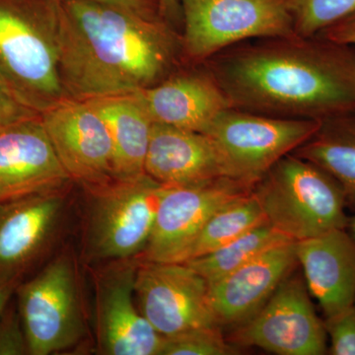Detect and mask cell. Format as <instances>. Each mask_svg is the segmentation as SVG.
<instances>
[{"mask_svg": "<svg viewBox=\"0 0 355 355\" xmlns=\"http://www.w3.org/2000/svg\"><path fill=\"white\" fill-rule=\"evenodd\" d=\"M232 108L323 121L355 112V48L323 37L251 40L210 58Z\"/></svg>", "mask_w": 355, "mask_h": 355, "instance_id": "obj_1", "label": "cell"}, {"mask_svg": "<svg viewBox=\"0 0 355 355\" xmlns=\"http://www.w3.org/2000/svg\"><path fill=\"white\" fill-rule=\"evenodd\" d=\"M182 38L162 16L60 0V76L67 98L132 94L174 72Z\"/></svg>", "mask_w": 355, "mask_h": 355, "instance_id": "obj_2", "label": "cell"}, {"mask_svg": "<svg viewBox=\"0 0 355 355\" xmlns=\"http://www.w3.org/2000/svg\"><path fill=\"white\" fill-rule=\"evenodd\" d=\"M60 32V0H0V80L39 114L67 98Z\"/></svg>", "mask_w": 355, "mask_h": 355, "instance_id": "obj_3", "label": "cell"}, {"mask_svg": "<svg viewBox=\"0 0 355 355\" xmlns=\"http://www.w3.org/2000/svg\"><path fill=\"white\" fill-rule=\"evenodd\" d=\"M166 188L146 174L83 188V265L137 258L153 232Z\"/></svg>", "mask_w": 355, "mask_h": 355, "instance_id": "obj_4", "label": "cell"}, {"mask_svg": "<svg viewBox=\"0 0 355 355\" xmlns=\"http://www.w3.org/2000/svg\"><path fill=\"white\" fill-rule=\"evenodd\" d=\"M253 193L268 223L294 242L347 229L349 223L342 186L294 153L273 165L254 184Z\"/></svg>", "mask_w": 355, "mask_h": 355, "instance_id": "obj_5", "label": "cell"}, {"mask_svg": "<svg viewBox=\"0 0 355 355\" xmlns=\"http://www.w3.org/2000/svg\"><path fill=\"white\" fill-rule=\"evenodd\" d=\"M83 261L64 245L15 291L30 355H50L76 347L89 336Z\"/></svg>", "mask_w": 355, "mask_h": 355, "instance_id": "obj_6", "label": "cell"}, {"mask_svg": "<svg viewBox=\"0 0 355 355\" xmlns=\"http://www.w3.org/2000/svg\"><path fill=\"white\" fill-rule=\"evenodd\" d=\"M182 58L200 64L251 40L296 35L293 0H180Z\"/></svg>", "mask_w": 355, "mask_h": 355, "instance_id": "obj_7", "label": "cell"}, {"mask_svg": "<svg viewBox=\"0 0 355 355\" xmlns=\"http://www.w3.org/2000/svg\"><path fill=\"white\" fill-rule=\"evenodd\" d=\"M321 121L230 108L222 112L205 133L216 142L231 178L254 186L280 159L308 141Z\"/></svg>", "mask_w": 355, "mask_h": 355, "instance_id": "obj_8", "label": "cell"}, {"mask_svg": "<svg viewBox=\"0 0 355 355\" xmlns=\"http://www.w3.org/2000/svg\"><path fill=\"white\" fill-rule=\"evenodd\" d=\"M71 186L0 203V286L21 284L51 258L69 220Z\"/></svg>", "mask_w": 355, "mask_h": 355, "instance_id": "obj_9", "label": "cell"}, {"mask_svg": "<svg viewBox=\"0 0 355 355\" xmlns=\"http://www.w3.org/2000/svg\"><path fill=\"white\" fill-rule=\"evenodd\" d=\"M139 259L85 266L93 287L96 350L103 355H160L164 338L135 304Z\"/></svg>", "mask_w": 355, "mask_h": 355, "instance_id": "obj_10", "label": "cell"}, {"mask_svg": "<svg viewBox=\"0 0 355 355\" xmlns=\"http://www.w3.org/2000/svg\"><path fill=\"white\" fill-rule=\"evenodd\" d=\"M231 345L279 355L328 354V335L311 300L305 280L289 275L258 312L234 327Z\"/></svg>", "mask_w": 355, "mask_h": 355, "instance_id": "obj_11", "label": "cell"}, {"mask_svg": "<svg viewBox=\"0 0 355 355\" xmlns=\"http://www.w3.org/2000/svg\"><path fill=\"white\" fill-rule=\"evenodd\" d=\"M254 186L223 178L190 187H167L141 261L184 263L207 222L224 205L244 197Z\"/></svg>", "mask_w": 355, "mask_h": 355, "instance_id": "obj_12", "label": "cell"}, {"mask_svg": "<svg viewBox=\"0 0 355 355\" xmlns=\"http://www.w3.org/2000/svg\"><path fill=\"white\" fill-rule=\"evenodd\" d=\"M135 293L140 312L163 336L220 326L210 303L209 282L186 263L139 259Z\"/></svg>", "mask_w": 355, "mask_h": 355, "instance_id": "obj_13", "label": "cell"}, {"mask_svg": "<svg viewBox=\"0 0 355 355\" xmlns=\"http://www.w3.org/2000/svg\"><path fill=\"white\" fill-rule=\"evenodd\" d=\"M41 120L58 160L74 184L83 189L114 179L111 135L90 102L67 98L44 111Z\"/></svg>", "mask_w": 355, "mask_h": 355, "instance_id": "obj_14", "label": "cell"}, {"mask_svg": "<svg viewBox=\"0 0 355 355\" xmlns=\"http://www.w3.org/2000/svg\"><path fill=\"white\" fill-rule=\"evenodd\" d=\"M72 184L51 146L41 114L0 128V203Z\"/></svg>", "mask_w": 355, "mask_h": 355, "instance_id": "obj_15", "label": "cell"}, {"mask_svg": "<svg viewBox=\"0 0 355 355\" xmlns=\"http://www.w3.org/2000/svg\"><path fill=\"white\" fill-rule=\"evenodd\" d=\"M173 73L132 93L153 123L205 133L222 112L232 108L210 70Z\"/></svg>", "mask_w": 355, "mask_h": 355, "instance_id": "obj_16", "label": "cell"}, {"mask_svg": "<svg viewBox=\"0 0 355 355\" xmlns=\"http://www.w3.org/2000/svg\"><path fill=\"white\" fill-rule=\"evenodd\" d=\"M297 266L295 242L287 243L209 284L219 324L236 327L250 319Z\"/></svg>", "mask_w": 355, "mask_h": 355, "instance_id": "obj_17", "label": "cell"}, {"mask_svg": "<svg viewBox=\"0 0 355 355\" xmlns=\"http://www.w3.org/2000/svg\"><path fill=\"white\" fill-rule=\"evenodd\" d=\"M146 174L167 187H190L230 178L216 142L205 133L153 123Z\"/></svg>", "mask_w": 355, "mask_h": 355, "instance_id": "obj_18", "label": "cell"}, {"mask_svg": "<svg viewBox=\"0 0 355 355\" xmlns=\"http://www.w3.org/2000/svg\"><path fill=\"white\" fill-rule=\"evenodd\" d=\"M295 251L308 291L324 317L354 306L355 240L347 229L295 242Z\"/></svg>", "mask_w": 355, "mask_h": 355, "instance_id": "obj_19", "label": "cell"}, {"mask_svg": "<svg viewBox=\"0 0 355 355\" xmlns=\"http://www.w3.org/2000/svg\"><path fill=\"white\" fill-rule=\"evenodd\" d=\"M87 101L101 114L113 144L114 179L146 174L153 121L133 94L107 96Z\"/></svg>", "mask_w": 355, "mask_h": 355, "instance_id": "obj_20", "label": "cell"}, {"mask_svg": "<svg viewBox=\"0 0 355 355\" xmlns=\"http://www.w3.org/2000/svg\"><path fill=\"white\" fill-rule=\"evenodd\" d=\"M330 174L355 205V112L321 121L319 130L293 153Z\"/></svg>", "mask_w": 355, "mask_h": 355, "instance_id": "obj_21", "label": "cell"}, {"mask_svg": "<svg viewBox=\"0 0 355 355\" xmlns=\"http://www.w3.org/2000/svg\"><path fill=\"white\" fill-rule=\"evenodd\" d=\"M294 241L268 222L248 231L216 251L186 261V263L211 284L273 248Z\"/></svg>", "mask_w": 355, "mask_h": 355, "instance_id": "obj_22", "label": "cell"}, {"mask_svg": "<svg viewBox=\"0 0 355 355\" xmlns=\"http://www.w3.org/2000/svg\"><path fill=\"white\" fill-rule=\"evenodd\" d=\"M268 222L252 191L224 205L211 216L191 246L186 261L211 253Z\"/></svg>", "mask_w": 355, "mask_h": 355, "instance_id": "obj_23", "label": "cell"}, {"mask_svg": "<svg viewBox=\"0 0 355 355\" xmlns=\"http://www.w3.org/2000/svg\"><path fill=\"white\" fill-rule=\"evenodd\" d=\"M354 13L355 0H293L294 28L299 36H317Z\"/></svg>", "mask_w": 355, "mask_h": 355, "instance_id": "obj_24", "label": "cell"}, {"mask_svg": "<svg viewBox=\"0 0 355 355\" xmlns=\"http://www.w3.org/2000/svg\"><path fill=\"white\" fill-rule=\"evenodd\" d=\"M237 349L222 333V327L190 329L165 336L160 355H231Z\"/></svg>", "mask_w": 355, "mask_h": 355, "instance_id": "obj_25", "label": "cell"}, {"mask_svg": "<svg viewBox=\"0 0 355 355\" xmlns=\"http://www.w3.org/2000/svg\"><path fill=\"white\" fill-rule=\"evenodd\" d=\"M28 354L27 334L14 294L0 316V355Z\"/></svg>", "mask_w": 355, "mask_h": 355, "instance_id": "obj_26", "label": "cell"}, {"mask_svg": "<svg viewBox=\"0 0 355 355\" xmlns=\"http://www.w3.org/2000/svg\"><path fill=\"white\" fill-rule=\"evenodd\" d=\"M324 323L331 342L328 354L355 355V306L326 318Z\"/></svg>", "mask_w": 355, "mask_h": 355, "instance_id": "obj_27", "label": "cell"}, {"mask_svg": "<svg viewBox=\"0 0 355 355\" xmlns=\"http://www.w3.org/2000/svg\"><path fill=\"white\" fill-rule=\"evenodd\" d=\"M38 112L20 101L0 80V128L15 121L39 116Z\"/></svg>", "mask_w": 355, "mask_h": 355, "instance_id": "obj_28", "label": "cell"}, {"mask_svg": "<svg viewBox=\"0 0 355 355\" xmlns=\"http://www.w3.org/2000/svg\"><path fill=\"white\" fill-rule=\"evenodd\" d=\"M318 35L335 43L355 48V13L329 26Z\"/></svg>", "mask_w": 355, "mask_h": 355, "instance_id": "obj_29", "label": "cell"}, {"mask_svg": "<svg viewBox=\"0 0 355 355\" xmlns=\"http://www.w3.org/2000/svg\"><path fill=\"white\" fill-rule=\"evenodd\" d=\"M95 1L107 2L114 6L125 7L146 15L162 16L159 10L158 0H95Z\"/></svg>", "mask_w": 355, "mask_h": 355, "instance_id": "obj_30", "label": "cell"}, {"mask_svg": "<svg viewBox=\"0 0 355 355\" xmlns=\"http://www.w3.org/2000/svg\"><path fill=\"white\" fill-rule=\"evenodd\" d=\"M161 15L168 22L175 23L182 18V9L180 0H158Z\"/></svg>", "mask_w": 355, "mask_h": 355, "instance_id": "obj_31", "label": "cell"}, {"mask_svg": "<svg viewBox=\"0 0 355 355\" xmlns=\"http://www.w3.org/2000/svg\"><path fill=\"white\" fill-rule=\"evenodd\" d=\"M19 284L18 282H12V284H7L0 286V316H1L7 303L13 297L16 288Z\"/></svg>", "mask_w": 355, "mask_h": 355, "instance_id": "obj_32", "label": "cell"}, {"mask_svg": "<svg viewBox=\"0 0 355 355\" xmlns=\"http://www.w3.org/2000/svg\"><path fill=\"white\" fill-rule=\"evenodd\" d=\"M347 231L355 240V214L354 216L349 217V223H347Z\"/></svg>", "mask_w": 355, "mask_h": 355, "instance_id": "obj_33", "label": "cell"}, {"mask_svg": "<svg viewBox=\"0 0 355 355\" xmlns=\"http://www.w3.org/2000/svg\"><path fill=\"white\" fill-rule=\"evenodd\" d=\"M354 306H355V303H354Z\"/></svg>", "mask_w": 355, "mask_h": 355, "instance_id": "obj_34", "label": "cell"}]
</instances>
